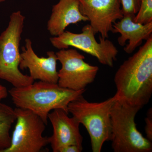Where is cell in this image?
Returning a JSON list of instances; mask_svg holds the SVG:
<instances>
[{
    "label": "cell",
    "instance_id": "6",
    "mask_svg": "<svg viewBox=\"0 0 152 152\" xmlns=\"http://www.w3.org/2000/svg\"><path fill=\"white\" fill-rule=\"evenodd\" d=\"M90 24L85 26L80 34L65 31L57 37L50 38L52 45L58 50L72 47L96 57L104 65L113 67L117 60L118 50L112 41L99 36L98 42Z\"/></svg>",
    "mask_w": 152,
    "mask_h": 152
},
{
    "label": "cell",
    "instance_id": "5",
    "mask_svg": "<svg viewBox=\"0 0 152 152\" xmlns=\"http://www.w3.org/2000/svg\"><path fill=\"white\" fill-rule=\"evenodd\" d=\"M141 108L116 100L111 110L112 147L115 152H151L152 142L137 129L135 118Z\"/></svg>",
    "mask_w": 152,
    "mask_h": 152
},
{
    "label": "cell",
    "instance_id": "9",
    "mask_svg": "<svg viewBox=\"0 0 152 152\" xmlns=\"http://www.w3.org/2000/svg\"><path fill=\"white\" fill-rule=\"evenodd\" d=\"M81 12L90 22L95 35L107 39L113 25L124 17L120 0H79Z\"/></svg>",
    "mask_w": 152,
    "mask_h": 152
},
{
    "label": "cell",
    "instance_id": "11",
    "mask_svg": "<svg viewBox=\"0 0 152 152\" xmlns=\"http://www.w3.org/2000/svg\"><path fill=\"white\" fill-rule=\"evenodd\" d=\"M53 126V134L50 137V144L53 152L69 145L83 147V137L80 131V124L61 109H56L48 115Z\"/></svg>",
    "mask_w": 152,
    "mask_h": 152
},
{
    "label": "cell",
    "instance_id": "2",
    "mask_svg": "<svg viewBox=\"0 0 152 152\" xmlns=\"http://www.w3.org/2000/svg\"><path fill=\"white\" fill-rule=\"evenodd\" d=\"M86 91H73L60 87L58 83L39 81L26 86L13 87L8 92L17 107L33 112L47 125L51 111L61 109L69 114V104Z\"/></svg>",
    "mask_w": 152,
    "mask_h": 152
},
{
    "label": "cell",
    "instance_id": "18",
    "mask_svg": "<svg viewBox=\"0 0 152 152\" xmlns=\"http://www.w3.org/2000/svg\"><path fill=\"white\" fill-rule=\"evenodd\" d=\"M83 150V147L72 145L62 148L60 149L58 152H81Z\"/></svg>",
    "mask_w": 152,
    "mask_h": 152
},
{
    "label": "cell",
    "instance_id": "13",
    "mask_svg": "<svg viewBox=\"0 0 152 152\" xmlns=\"http://www.w3.org/2000/svg\"><path fill=\"white\" fill-rule=\"evenodd\" d=\"M88 21L80 11L79 0H59L53 7L47 29L51 35L57 37L69 25Z\"/></svg>",
    "mask_w": 152,
    "mask_h": 152
},
{
    "label": "cell",
    "instance_id": "20",
    "mask_svg": "<svg viewBox=\"0 0 152 152\" xmlns=\"http://www.w3.org/2000/svg\"><path fill=\"white\" fill-rule=\"evenodd\" d=\"M5 1V0H0V3L4 1Z\"/></svg>",
    "mask_w": 152,
    "mask_h": 152
},
{
    "label": "cell",
    "instance_id": "3",
    "mask_svg": "<svg viewBox=\"0 0 152 152\" xmlns=\"http://www.w3.org/2000/svg\"><path fill=\"white\" fill-rule=\"evenodd\" d=\"M116 100L114 96L101 102H90L82 95L68 105L69 113L88 131L93 152H100L105 142L111 140L110 113Z\"/></svg>",
    "mask_w": 152,
    "mask_h": 152
},
{
    "label": "cell",
    "instance_id": "4",
    "mask_svg": "<svg viewBox=\"0 0 152 152\" xmlns=\"http://www.w3.org/2000/svg\"><path fill=\"white\" fill-rule=\"evenodd\" d=\"M25 17L20 11L10 16L8 26L0 35V79L14 87L26 86L34 80L19 69L21 61L20 46L24 26Z\"/></svg>",
    "mask_w": 152,
    "mask_h": 152
},
{
    "label": "cell",
    "instance_id": "19",
    "mask_svg": "<svg viewBox=\"0 0 152 152\" xmlns=\"http://www.w3.org/2000/svg\"><path fill=\"white\" fill-rule=\"evenodd\" d=\"M8 91L4 86L0 84V101L5 99L8 96Z\"/></svg>",
    "mask_w": 152,
    "mask_h": 152
},
{
    "label": "cell",
    "instance_id": "1",
    "mask_svg": "<svg viewBox=\"0 0 152 152\" xmlns=\"http://www.w3.org/2000/svg\"><path fill=\"white\" fill-rule=\"evenodd\" d=\"M117 100L142 108L152 94V36L120 66L114 77Z\"/></svg>",
    "mask_w": 152,
    "mask_h": 152
},
{
    "label": "cell",
    "instance_id": "15",
    "mask_svg": "<svg viewBox=\"0 0 152 152\" xmlns=\"http://www.w3.org/2000/svg\"><path fill=\"white\" fill-rule=\"evenodd\" d=\"M134 21L142 24L152 22V0H141L140 10Z\"/></svg>",
    "mask_w": 152,
    "mask_h": 152
},
{
    "label": "cell",
    "instance_id": "17",
    "mask_svg": "<svg viewBox=\"0 0 152 152\" xmlns=\"http://www.w3.org/2000/svg\"><path fill=\"white\" fill-rule=\"evenodd\" d=\"M145 127L146 138L150 141H152V109L151 108L147 112V117L145 119Z\"/></svg>",
    "mask_w": 152,
    "mask_h": 152
},
{
    "label": "cell",
    "instance_id": "10",
    "mask_svg": "<svg viewBox=\"0 0 152 152\" xmlns=\"http://www.w3.org/2000/svg\"><path fill=\"white\" fill-rule=\"evenodd\" d=\"M22 51L20 69L22 70L28 69L30 76L34 80L58 83V60L56 53L53 51L47 52V58L38 56L33 50L32 42L29 39H26L25 45L22 48Z\"/></svg>",
    "mask_w": 152,
    "mask_h": 152
},
{
    "label": "cell",
    "instance_id": "12",
    "mask_svg": "<svg viewBox=\"0 0 152 152\" xmlns=\"http://www.w3.org/2000/svg\"><path fill=\"white\" fill-rule=\"evenodd\" d=\"M134 18L131 16H124L118 21L114 23L112 31L113 33L121 34L118 42L121 46H124L126 41H129L124 50L129 54L141 45L143 41L147 40L152 36V22L142 24L134 22Z\"/></svg>",
    "mask_w": 152,
    "mask_h": 152
},
{
    "label": "cell",
    "instance_id": "16",
    "mask_svg": "<svg viewBox=\"0 0 152 152\" xmlns=\"http://www.w3.org/2000/svg\"><path fill=\"white\" fill-rule=\"evenodd\" d=\"M141 0H120L124 16L135 18L140 7Z\"/></svg>",
    "mask_w": 152,
    "mask_h": 152
},
{
    "label": "cell",
    "instance_id": "7",
    "mask_svg": "<svg viewBox=\"0 0 152 152\" xmlns=\"http://www.w3.org/2000/svg\"><path fill=\"white\" fill-rule=\"evenodd\" d=\"M16 124L10 146L1 152H39L50 144V137H43L46 124L29 110L17 107Z\"/></svg>",
    "mask_w": 152,
    "mask_h": 152
},
{
    "label": "cell",
    "instance_id": "14",
    "mask_svg": "<svg viewBox=\"0 0 152 152\" xmlns=\"http://www.w3.org/2000/svg\"><path fill=\"white\" fill-rule=\"evenodd\" d=\"M16 119L15 109L0 101V152L10 146V131Z\"/></svg>",
    "mask_w": 152,
    "mask_h": 152
},
{
    "label": "cell",
    "instance_id": "8",
    "mask_svg": "<svg viewBox=\"0 0 152 152\" xmlns=\"http://www.w3.org/2000/svg\"><path fill=\"white\" fill-rule=\"evenodd\" d=\"M61 64L58 72V84L73 91L86 89L94 81L99 67L86 62L85 57L76 49L60 50L56 53Z\"/></svg>",
    "mask_w": 152,
    "mask_h": 152
}]
</instances>
